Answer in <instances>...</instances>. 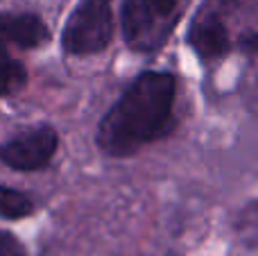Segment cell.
<instances>
[{
    "label": "cell",
    "instance_id": "4",
    "mask_svg": "<svg viewBox=\"0 0 258 256\" xmlns=\"http://www.w3.org/2000/svg\"><path fill=\"white\" fill-rule=\"evenodd\" d=\"M57 150V132L50 125H39L0 143V163L18 172H34L48 166Z\"/></svg>",
    "mask_w": 258,
    "mask_h": 256
},
{
    "label": "cell",
    "instance_id": "2",
    "mask_svg": "<svg viewBox=\"0 0 258 256\" xmlns=\"http://www.w3.org/2000/svg\"><path fill=\"white\" fill-rule=\"evenodd\" d=\"M186 0H122V39L134 52H156L172 36Z\"/></svg>",
    "mask_w": 258,
    "mask_h": 256
},
{
    "label": "cell",
    "instance_id": "8",
    "mask_svg": "<svg viewBox=\"0 0 258 256\" xmlns=\"http://www.w3.org/2000/svg\"><path fill=\"white\" fill-rule=\"evenodd\" d=\"M36 211L34 200L12 186H0V218L3 220H25Z\"/></svg>",
    "mask_w": 258,
    "mask_h": 256
},
{
    "label": "cell",
    "instance_id": "7",
    "mask_svg": "<svg viewBox=\"0 0 258 256\" xmlns=\"http://www.w3.org/2000/svg\"><path fill=\"white\" fill-rule=\"evenodd\" d=\"M27 86V71L16 57L0 43V98H12Z\"/></svg>",
    "mask_w": 258,
    "mask_h": 256
},
{
    "label": "cell",
    "instance_id": "9",
    "mask_svg": "<svg viewBox=\"0 0 258 256\" xmlns=\"http://www.w3.org/2000/svg\"><path fill=\"white\" fill-rule=\"evenodd\" d=\"M0 256H27V252L12 231H0Z\"/></svg>",
    "mask_w": 258,
    "mask_h": 256
},
{
    "label": "cell",
    "instance_id": "6",
    "mask_svg": "<svg viewBox=\"0 0 258 256\" xmlns=\"http://www.w3.org/2000/svg\"><path fill=\"white\" fill-rule=\"evenodd\" d=\"M5 41L23 50H34L50 41V27L36 14L0 12V43Z\"/></svg>",
    "mask_w": 258,
    "mask_h": 256
},
{
    "label": "cell",
    "instance_id": "3",
    "mask_svg": "<svg viewBox=\"0 0 258 256\" xmlns=\"http://www.w3.org/2000/svg\"><path fill=\"white\" fill-rule=\"evenodd\" d=\"M113 41V0H80L61 32L63 52L89 57L107 50Z\"/></svg>",
    "mask_w": 258,
    "mask_h": 256
},
{
    "label": "cell",
    "instance_id": "1",
    "mask_svg": "<svg viewBox=\"0 0 258 256\" xmlns=\"http://www.w3.org/2000/svg\"><path fill=\"white\" fill-rule=\"evenodd\" d=\"M177 77L168 71H143L102 116L95 143L107 157L125 159L174 130Z\"/></svg>",
    "mask_w": 258,
    "mask_h": 256
},
{
    "label": "cell",
    "instance_id": "5",
    "mask_svg": "<svg viewBox=\"0 0 258 256\" xmlns=\"http://www.w3.org/2000/svg\"><path fill=\"white\" fill-rule=\"evenodd\" d=\"M188 45L195 50L202 61H220L231 50V34H229L227 9L222 3L202 5L192 16L188 27Z\"/></svg>",
    "mask_w": 258,
    "mask_h": 256
}]
</instances>
